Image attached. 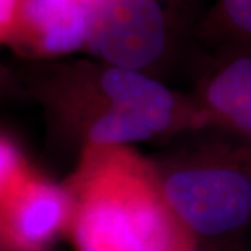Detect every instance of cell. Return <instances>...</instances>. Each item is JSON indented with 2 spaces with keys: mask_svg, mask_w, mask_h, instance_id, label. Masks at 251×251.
Segmentation results:
<instances>
[{
  "mask_svg": "<svg viewBox=\"0 0 251 251\" xmlns=\"http://www.w3.org/2000/svg\"><path fill=\"white\" fill-rule=\"evenodd\" d=\"M77 251H194L196 237L163 202L151 173L127 153L94 156L73 215Z\"/></svg>",
  "mask_w": 251,
  "mask_h": 251,
  "instance_id": "obj_1",
  "label": "cell"
},
{
  "mask_svg": "<svg viewBox=\"0 0 251 251\" xmlns=\"http://www.w3.org/2000/svg\"><path fill=\"white\" fill-rule=\"evenodd\" d=\"M165 201L191 233L219 237L251 221V150L177 172Z\"/></svg>",
  "mask_w": 251,
  "mask_h": 251,
  "instance_id": "obj_2",
  "label": "cell"
},
{
  "mask_svg": "<svg viewBox=\"0 0 251 251\" xmlns=\"http://www.w3.org/2000/svg\"><path fill=\"white\" fill-rule=\"evenodd\" d=\"M88 44L115 67H145L165 45L161 7L155 0H98L90 7Z\"/></svg>",
  "mask_w": 251,
  "mask_h": 251,
  "instance_id": "obj_3",
  "label": "cell"
},
{
  "mask_svg": "<svg viewBox=\"0 0 251 251\" xmlns=\"http://www.w3.org/2000/svg\"><path fill=\"white\" fill-rule=\"evenodd\" d=\"M70 212L63 190L28 172L0 197V225L10 251H45Z\"/></svg>",
  "mask_w": 251,
  "mask_h": 251,
  "instance_id": "obj_4",
  "label": "cell"
},
{
  "mask_svg": "<svg viewBox=\"0 0 251 251\" xmlns=\"http://www.w3.org/2000/svg\"><path fill=\"white\" fill-rule=\"evenodd\" d=\"M88 34L90 7L81 0H25L13 44L39 54L69 53Z\"/></svg>",
  "mask_w": 251,
  "mask_h": 251,
  "instance_id": "obj_5",
  "label": "cell"
},
{
  "mask_svg": "<svg viewBox=\"0 0 251 251\" xmlns=\"http://www.w3.org/2000/svg\"><path fill=\"white\" fill-rule=\"evenodd\" d=\"M208 116L251 140V46H237L206 81Z\"/></svg>",
  "mask_w": 251,
  "mask_h": 251,
  "instance_id": "obj_6",
  "label": "cell"
},
{
  "mask_svg": "<svg viewBox=\"0 0 251 251\" xmlns=\"http://www.w3.org/2000/svg\"><path fill=\"white\" fill-rule=\"evenodd\" d=\"M102 88L115 108L143 117L155 133L171 123L173 99L169 91L137 70L113 67L103 74Z\"/></svg>",
  "mask_w": 251,
  "mask_h": 251,
  "instance_id": "obj_7",
  "label": "cell"
},
{
  "mask_svg": "<svg viewBox=\"0 0 251 251\" xmlns=\"http://www.w3.org/2000/svg\"><path fill=\"white\" fill-rule=\"evenodd\" d=\"M152 134H155V130L143 117L119 108H113L99 117L90 133L91 140L98 145L137 141Z\"/></svg>",
  "mask_w": 251,
  "mask_h": 251,
  "instance_id": "obj_8",
  "label": "cell"
},
{
  "mask_svg": "<svg viewBox=\"0 0 251 251\" xmlns=\"http://www.w3.org/2000/svg\"><path fill=\"white\" fill-rule=\"evenodd\" d=\"M211 29L233 39L237 46H251V0H218Z\"/></svg>",
  "mask_w": 251,
  "mask_h": 251,
  "instance_id": "obj_9",
  "label": "cell"
},
{
  "mask_svg": "<svg viewBox=\"0 0 251 251\" xmlns=\"http://www.w3.org/2000/svg\"><path fill=\"white\" fill-rule=\"evenodd\" d=\"M25 172L24 163L14 144L0 135V197Z\"/></svg>",
  "mask_w": 251,
  "mask_h": 251,
  "instance_id": "obj_10",
  "label": "cell"
},
{
  "mask_svg": "<svg viewBox=\"0 0 251 251\" xmlns=\"http://www.w3.org/2000/svg\"><path fill=\"white\" fill-rule=\"evenodd\" d=\"M25 0H0V44L13 42Z\"/></svg>",
  "mask_w": 251,
  "mask_h": 251,
  "instance_id": "obj_11",
  "label": "cell"
},
{
  "mask_svg": "<svg viewBox=\"0 0 251 251\" xmlns=\"http://www.w3.org/2000/svg\"><path fill=\"white\" fill-rule=\"evenodd\" d=\"M0 251H10L7 243L4 240V234H3V230H1V225H0Z\"/></svg>",
  "mask_w": 251,
  "mask_h": 251,
  "instance_id": "obj_12",
  "label": "cell"
},
{
  "mask_svg": "<svg viewBox=\"0 0 251 251\" xmlns=\"http://www.w3.org/2000/svg\"><path fill=\"white\" fill-rule=\"evenodd\" d=\"M81 1H82L84 4H87L88 7H91V6H92V4H95V3H97L98 0H81Z\"/></svg>",
  "mask_w": 251,
  "mask_h": 251,
  "instance_id": "obj_13",
  "label": "cell"
}]
</instances>
